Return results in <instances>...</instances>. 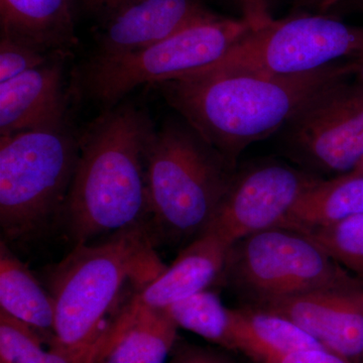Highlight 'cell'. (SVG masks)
Segmentation results:
<instances>
[{"instance_id":"obj_31","label":"cell","mask_w":363,"mask_h":363,"mask_svg":"<svg viewBox=\"0 0 363 363\" xmlns=\"http://www.w3.org/2000/svg\"><path fill=\"white\" fill-rule=\"evenodd\" d=\"M354 171L358 172V173L363 174V159L359 162V164H357V168L354 169Z\"/></svg>"},{"instance_id":"obj_2","label":"cell","mask_w":363,"mask_h":363,"mask_svg":"<svg viewBox=\"0 0 363 363\" xmlns=\"http://www.w3.org/2000/svg\"><path fill=\"white\" fill-rule=\"evenodd\" d=\"M155 130L147 112L117 104L79 138L77 166L61 214L76 245L149 224L145 157Z\"/></svg>"},{"instance_id":"obj_5","label":"cell","mask_w":363,"mask_h":363,"mask_svg":"<svg viewBox=\"0 0 363 363\" xmlns=\"http://www.w3.org/2000/svg\"><path fill=\"white\" fill-rule=\"evenodd\" d=\"M79 157L66 123L0 136V223L11 240L28 238L62 214Z\"/></svg>"},{"instance_id":"obj_10","label":"cell","mask_w":363,"mask_h":363,"mask_svg":"<svg viewBox=\"0 0 363 363\" xmlns=\"http://www.w3.org/2000/svg\"><path fill=\"white\" fill-rule=\"evenodd\" d=\"M320 179L317 174L274 161L236 169L205 233L231 247L250 234L281 227L301 195Z\"/></svg>"},{"instance_id":"obj_14","label":"cell","mask_w":363,"mask_h":363,"mask_svg":"<svg viewBox=\"0 0 363 363\" xmlns=\"http://www.w3.org/2000/svg\"><path fill=\"white\" fill-rule=\"evenodd\" d=\"M229 247L218 236L203 233L179 253L171 266L142 286L126 309H167L206 291L222 276Z\"/></svg>"},{"instance_id":"obj_12","label":"cell","mask_w":363,"mask_h":363,"mask_svg":"<svg viewBox=\"0 0 363 363\" xmlns=\"http://www.w3.org/2000/svg\"><path fill=\"white\" fill-rule=\"evenodd\" d=\"M253 308L285 318L316 339L327 350L350 362H360L363 288L316 291Z\"/></svg>"},{"instance_id":"obj_27","label":"cell","mask_w":363,"mask_h":363,"mask_svg":"<svg viewBox=\"0 0 363 363\" xmlns=\"http://www.w3.org/2000/svg\"><path fill=\"white\" fill-rule=\"evenodd\" d=\"M79 1L86 11L99 14L102 18H105L130 0H79Z\"/></svg>"},{"instance_id":"obj_16","label":"cell","mask_w":363,"mask_h":363,"mask_svg":"<svg viewBox=\"0 0 363 363\" xmlns=\"http://www.w3.org/2000/svg\"><path fill=\"white\" fill-rule=\"evenodd\" d=\"M179 326L167 309L124 311L109 325V340L99 363H164Z\"/></svg>"},{"instance_id":"obj_4","label":"cell","mask_w":363,"mask_h":363,"mask_svg":"<svg viewBox=\"0 0 363 363\" xmlns=\"http://www.w3.org/2000/svg\"><path fill=\"white\" fill-rule=\"evenodd\" d=\"M150 238L145 225L123 229L102 245H76L55 267L50 279L52 345L76 348L94 342L106 329L102 322L124 284L135 279L143 286L164 271Z\"/></svg>"},{"instance_id":"obj_9","label":"cell","mask_w":363,"mask_h":363,"mask_svg":"<svg viewBox=\"0 0 363 363\" xmlns=\"http://www.w3.org/2000/svg\"><path fill=\"white\" fill-rule=\"evenodd\" d=\"M286 155L306 171L348 173L363 159V85L321 91L281 130Z\"/></svg>"},{"instance_id":"obj_7","label":"cell","mask_w":363,"mask_h":363,"mask_svg":"<svg viewBox=\"0 0 363 363\" xmlns=\"http://www.w3.org/2000/svg\"><path fill=\"white\" fill-rule=\"evenodd\" d=\"M250 28L242 18L217 16L143 51L114 58L91 57L79 72L77 88L107 111L140 86H155L212 65Z\"/></svg>"},{"instance_id":"obj_25","label":"cell","mask_w":363,"mask_h":363,"mask_svg":"<svg viewBox=\"0 0 363 363\" xmlns=\"http://www.w3.org/2000/svg\"><path fill=\"white\" fill-rule=\"evenodd\" d=\"M240 9L241 18L252 28H259L274 20L271 14L272 0H230Z\"/></svg>"},{"instance_id":"obj_15","label":"cell","mask_w":363,"mask_h":363,"mask_svg":"<svg viewBox=\"0 0 363 363\" xmlns=\"http://www.w3.org/2000/svg\"><path fill=\"white\" fill-rule=\"evenodd\" d=\"M1 35L50 54L65 55L77 42L71 0H0Z\"/></svg>"},{"instance_id":"obj_1","label":"cell","mask_w":363,"mask_h":363,"mask_svg":"<svg viewBox=\"0 0 363 363\" xmlns=\"http://www.w3.org/2000/svg\"><path fill=\"white\" fill-rule=\"evenodd\" d=\"M357 59L310 73L197 71L155 85L186 123L236 167L243 150L278 133L312 98L354 77Z\"/></svg>"},{"instance_id":"obj_19","label":"cell","mask_w":363,"mask_h":363,"mask_svg":"<svg viewBox=\"0 0 363 363\" xmlns=\"http://www.w3.org/2000/svg\"><path fill=\"white\" fill-rule=\"evenodd\" d=\"M0 309L54 339L55 302L28 267L1 241Z\"/></svg>"},{"instance_id":"obj_26","label":"cell","mask_w":363,"mask_h":363,"mask_svg":"<svg viewBox=\"0 0 363 363\" xmlns=\"http://www.w3.org/2000/svg\"><path fill=\"white\" fill-rule=\"evenodd\" d=\"M175 363H233L220 353L199 348H184L177 354Z\"/></svg>"},{"instance_id":"obj_29","label":"cell","mask_w":363,"mask_h":363,"mask_svg":"<svg viewBox=\"0 0 363 363\" xmlns=\"http://www.w3.org/2000/svg\"><path fill=\"white\" fill-rule=\"evenodd\" d=\"M336 7L348 11H353V13L363 14V0H346V1Z\"/></svg>"},{"instance_id":"obj_18","label":"cell","mask_w":363,"mask_h":363,"mask_svg":"<svg viewBox=\"0 0 363 363\" xmlns=\"http://www.w3.org/2000/svg\"><path fill=\"white\" fill-rule=\"evenodd\" d=\"M363 215V174L350 171L307 189L281 224L298 229L327 226Z\"/></svg>"},{"instance_id":"obj_13","label":"cell","mask_w":363,"mask_h":363,"mask_svg":"<svg viewBox=\"0 0 363 363\" xmlns=\"http://www.w3.org/2000/svg\"><path fill=\"white\" fill-rule=\"evenodd\" d=\"M65 58L0 83V136L66 123Z\"/></svg>"},{"instance_id":"obj_22","label":"cell","mask_w":363,"mask_h":363,"mask_svg":"<svg viewBox=\"0 0 363 363\" xmlns=\"http://www.w3.org/2000/svg\"><path fill=\"white\" fill-rule=\"evenodd\" d=\"M295 230V229H294ZM363 284V215L327 226L298 229Z\"/></svg>"},{"instance_id":"obj_8","label":"cell","mask_w":363,"mask_h":363,"mask_svg":"<svg viewBox=\"0 0 363 363\" xmlns=\"http://www.w3.org/2000/svg\"><path fill=\"white\" fill-rule=\"evenodd\" d=\"M362 55L363 26L321 13L298 14L250 28L225 56L198 71L298 75Z\"/></svg>"},{"instance_id":"obj_3","label":"cell","mask_w":363,"mask_h":363,"mask_svg":"<svg viewBox=\"0 0 363 363\" xmlns=\"http://www.w3.org/2000/svg\"><path fill=\"white\" fill-rule=\"evenodd\" d=\"M235 172L185 121L155 130L145 157L147 225L155 238L178 243L201 236Z\"/></svg>"},{"instance_id":"obj_6","label":"cell","mask_w":363,"mask_h":363,"mask_svg":"<svg viewBox=\"0 0 363 363\" xmlns=\"http://www.w3.org/2000/svg\"><path fill=\"white\" fill-rule=\"evenodd\" d=\"M221 277L250 307L328 289L363 288L308 236L284 227L234 242Z\"/></svg>"},{"instance_id":"obj_20","label":"cell","mask_w":363,"mask_h":363,"mask_svg":"<svg viewBox=\"0 0 363 363\" xmlns=\"http://www.w3.org/2000/svg\"><path fill=\"white\" fill-rule=\"evenodd\" d=\"M109 340V326L89 345L43 347L37 331L0 309V359L7 363H99Z\"/></svg>"},{"instance_id":"obj_30","label":"cell","mask_w":363,"mask_h":363,"mask_svg":"<svg viewBox=\"0 0 363 363\" xmlns=\"http://www.w3.org/2000/svg\"><path fill=\"white\" fill-rule=\"evenodd\" d=\"M357 70L355 72L354 79L357 83L363 85V55L359 58H357Z\"/></svg>"},{"instance_id":"obj_23","label":"cell","mask_w":363,"mask_h":363,"mask_svg":"<svg viewBox=\"0 0 363 363\" xmlns=\"http://www.w3.org/2000/svg\"><path fill=\"white\" fill-rule=\"evenodd\" d=\"M65 55L50 54L26 43L1 35L0 39V83L6 82Z\"/></svg>"},{"instance_id":"obj_11","label":"cell","mask_w":363,"mask_h":363,"mask_svg":"<svg viewBox=\"0 0 363 363\" xmlns=\"http://www.w3.org/2000/svg\"><path fill=\"white\" fill-rule=\"evenodd\" d=\"M217 16L201 0H130L104 18L92 57L114 58L143 51Z\"/></svg>"},{"instance_id":"obj_33","label":"cell","mask_w":363,"mask_h":363,"mask_svg":"<svg viewBox=\"0 0 363 363\" xmlns=\"http://www.w3.org/2000/svg\"><path fill=\"white\" fill-rule=\"evenodd\" d=\"M0 363H7V362H4V360L0 359Z\"/></svg>"},{"instance_id":"obj_32","label":"cell","mask_w":363,"mask_h":363,"mask_svg":"<svg viewBox=\"0 0 363 363\" xmlns=\"http://www.w3.org/2000/svg\"><path fill=\"white\" fill-rule=\"evenodd\" d=\"M359 363H363V346H362V355H360V362Z\"/></svg>"},{"instance_id":"obj_28","label":"cell","mask_w":363,"mask_h":363,"mask_svg":"<svg viewBox=\"0 0 363 363\" xmlns=\"http://www.w3.org/2000/svg\"><path fill=\"white\" fill-rule=\"evenodd\" d=\"M344 1L346 0H294V4L297 9H308L324 14Z\"/></svg>"},{"instance_id":"obj_24","label":"cell","mask_w":363,"mask_h":363,"mask_svg":"<svg viewBox=\"0 0 363 363\" xmlns=\"http://www.w3.org/2000/svg\"><path fill=\"white\" fill-rule=\"evenodd\" d=\"M262 363H352L336 353L325 350H307L297 351V352L289 353L269 358Z\"/></svg>"},{"instance_id":"obj_17","label":"cell","mask_w":363,"mask_h":363,"mask_svg":"<svg viewBox=\"0 0 363 363\" xmlns=\"http://www.w3.org/2000/svg\"><path fill=\"white\" fill-rule=\"evenodd\" d=\"M231 319L233 350L242 351L257 363L297 351L325 348L293 322L257 308L231 309Z\"/></svg>"},{"instance_id":"obj_21","label":"cell","mask_w":363,"mask_h":363,"mask_svg":"<svg viewBox=\"0 0 363 363\" xmlns=\"http://www.w3.org/2000/svg\"><path fill=\"white\" fill-rule=\"evenodd\" d=\"M167 311L179 327L233 350L231 309L216 294L203 291L169 306Z\"/></svg>"}]
</instances>
